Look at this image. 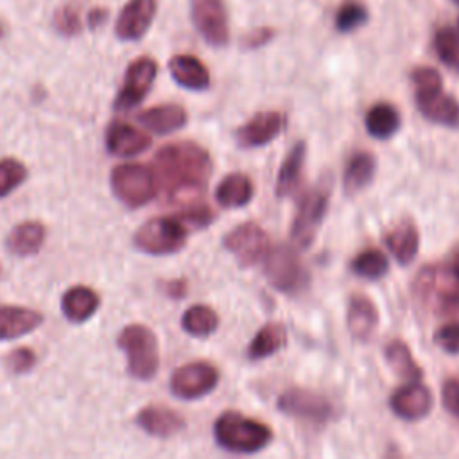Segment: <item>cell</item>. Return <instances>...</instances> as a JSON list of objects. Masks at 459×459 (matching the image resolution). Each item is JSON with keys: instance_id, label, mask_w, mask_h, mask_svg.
Masks as SVG:
<instances>
[{"instance_id": "3", "label": "cell", "mask_w": 459, "mask_h": 459, "mask_svg": "<svg viewBox=\"0 0 459 459\" xmlns=\"http://www.w3.org/2000/svg\"><path fill=\"white\" fill-rule=\"evenodd\" d=\"M420 113L439 126L459 129V102L443 90V79L436 68L418 66L411 74Z\"/></svg>"}, {"instance_id": "6", "label": "cell", "mask_w": 459, "mask_h": 459, "mask_svg": "<svg viewBox=\"0 0 459 459\" xmlns=\"http://www.w3.org/2000/svg\"><path fill=\"white\" fill-rule=\"evenodd\" d=\"M109 185L115 197L127 208L147 204L158 192L154 170L143 163H122L115 167Z\"/></svg>"}, {"instance_id": "42", "label": "cell", "mask_w": 459, "mask_h": 459, "mask_svg": "<svg viewBox=\"0 0 459 459\" xmlns=\"http://www.w3.org/2000/svg\"><path fill=\"white\" fill-rule=\"evenodd\" d=\"M441 400L445 409L459 418V380L457 378H450L443 384Z\"/></svg>"}, {"instance_id": "5", "label": "cell", "mask_w": 459, "mask_h": 459, "mask_svg": "<svg viewBox=\"0 0 459 459\" xmlns=\"http://www.w3.org/2000/svg\"><path fill=\"white\" fill-rule=\"evenodd\" d=\"M117 346L126 353L127 373L136 380H151L160 366V348L154 332L145 325H127L117 337Z\"/></svg>"}, {"instance_id": "13", "label": "cell", "mask_w": 459, "mask_h": 459, "mask_svg": "<svg viewBox=\"0 0 459 459\" xmlns=\"http://www.w3.org/2000/svg\"><path fill=\"white\" fill-rule=\"evenodd\" d=\"M192 23L206 43L224 47L230 41L228 13L222 0H192Z\"/></svg>"}, {"instance_id": "38", "label": "cell", "mask_w": 459, "mask_h": 459, "mask_svg": "<svg viewBox=\"0 0 459 459\" xmlns=\"http://www.w3.org/2000/svg\"><path fill=\"white\" fill-rule=\"evenodd\" d=\"M52 25L61 36H77L84 29V20L81 16L79 5L75 4H65L56 9L52 16Z\"/></svg>"}, {"instance_id": "32", "label": "cell", "mask_w": 459, "mask_h": 459, "mask_svg": "<svg viewBox=\"0 0 459 459\" xmlns=\"http://www.w3.org/2000/svg\"><path fill=\"white\" fill-rule=\"evenodd\" d=\"M385 360L389 364V368L402 378L405 380H420L421 378V368L418 366V362L414 360L409 346L403 341H391L385 346Z\"/></svg>"}, {"instance_id": "20", "label": "cell", "mask_w": 459, "mask_h": 459, "mask_svg": "<svg viewBox=\"0 0 459 459\" xmlns=\"http://www.w3.org/2000/svg\"><path fill=\"white\" fill-rule=\"evenodd\" d=\"M43 323V316L38 310L0 305V341H13L34 332Z\"/></svg>"}, {"instance_id": "10", "label": "cell", "mask_w": 459, "mask_h": 459, "mask_svg": "<svg viewBox=\"0 0 459 459\" xmlns=\"http://www.w3.org/2000/svg\"><path fill=\"white\" fill-rule=\"evenodd\" d=\"M156 75H158V63L152 57L140 56L133 59L126 68L124 81L115 97L113 108L117 111H129L136 108L147 97Z\"/></svg>"}, {"instance_id": "19", "label": "cell", "mask_w": 459, "mask_h": 459, "mask_svg": "<svg viewBox=\"0 0 459 459\" xmlns=\"http://www.w3.org/2000/svg\"><path fill=\"white\" fill-rule=\"evenodd\" d=\"M134 421L145 434L154 437H170L185 429L181 414L165 405H147L140 409Z\"/></svg>"}, {"instance_id": "16", "label": "cell", "mask_w": 459, "mask_h": 459, "mask_svg": "<svg viewBox=\"0 0 459 459\" xmlns=\"http://www.w3.org/2000/svg\"><path fill=\"white\" fill-rule=\"evenodd\" d=\"M287 118L280 111H262L240 126L235 133L242 147H262L273 142L285 127Z\"/></svg>"}, {"instance_id": "47", "label": "cell", "mask_w": 459, "mask_h": 459, "mask_svg": "<svg viewBox=\"0 0 459 459\" xmlns=\"http://www.w3.org/2000/svg\"><path fill=\"white\" fill-rule=\"evenodd\" d=\"M452 4H455V5H459V0H450Z\"/></svg>"}, {"instance_id": "11", "label": "cell", "mask_w": 459, "mask_h": 459, "mask_svg": "<svg viewBox=\"0 0 459 459\" xmlns=\"http://www.w3.org/2000/svg\"><path fill=\"white\" fill-rule=\"evenodd\" d=\"M219 371L210 362L195 360L179 366L170 377V391L181 400H197L215 389Z\"/></svg>"}, {"instance_id": "29", "label": "cell", "mask_w": 459, "mask_h": 459, "mask_svg": "<svg viewBox=\"0 0 459 459\" xmlns=\"http://www.w3.org/2000/svg\"><path fill=\"white\" fill-rule=\"evenodd\" d=\"M305 156H307L305 142H298L289 151L287 158L283 160V163L278 170V178H276V195L278 197H287L298 188L299 179H301V172H303Z\"/></svg>"}, {"instance_id": "27", "label": "cell", "mask_w": 459, "mask_h": 459, "mask_svg": "<svg viewBox=\"0 0 459 459\" xmlns=\"http://www.w3.org/2000/svg\"><path fill=\"white\" fill-rule=\"evenodd\" d=\"M375 172H377L375 156L371 152H366V151L355 152L348 160L346 169H344V176H342L346 194L353 195V194H359L360 190H364L371 183Z\"/></svg>"}, {"instance_id": "35", "label": "cell", "mask_w": 459, "mask_h": 459, "mask_svg": "<svg viewBox=\"0 0 459 459\" xmlns=\"http://www.w3.org/2000/svg\"><path fill=\"white\" fill-rule=\"evenodd\" d=\"M434 50L445 66L459 72V36L450 25H443L436 30Z\"/></svg>"}, {"instance_id": "14", "label": "cell", "mask_w": 459, "mask_h": 459, "mask_svg": "<svg viewBox=\"0 0 459 459\" xmlns=\"http://www.w3.org/2000/svg\"><path fill=\"white\" fill-rule=\"evenodd\" d=\"M222 246L242 264L253 265L265 256L269 238L260 224L242 222L222 238Z\"/></svg>"}, {"instance_id": "21", "label": "cell", "mask_w": 459, "mask_h": 459, "mask_svg": "<svg viewBox=\"0 0 459 459\" xmlns=\"http://www.w3.org/2000/svg\"><path fill=\"white\" fill-rule=\"evenodd\" d=\"M169 72H170L172 79L186 90L201 91L210 86V72L204 66V63L201 59H197L195 56L178 54V56L170 57Z\"/></svg>"}, {"instance_id": "46", "label": "cell", "mask_w": 459, "mask_h": 459, "mask_svg": "<svg viewBox=\"0 0 459 459\" xmlns=\"http://www.w3.org/2000/svg\"><path fill=\"white\" fill-rule=\"evenodd\" d=\"M2 34H4V27H2V23H0V38H2Z\"/></svg>"}, {"instance_id": "17", "label": "cell", "mask_w": 459, "mask_h": 459, "mask_svg": "<svg viewBox=\"0 0 459 459\" xmlns=\"http://www.w3.org/2000/svg\"><path fill=\"white\" fill-rule=\"evenodd\" d=\"M151 145L149 134L127 122L113 120L106 129V149L118 158H133Z\"/></svg>"}, {"instance_id": "24", "label": "cell", "mask_w": 459, "mask_h": 459, "mask_svg": "<svg viewBox=\"0 0 459 459\" xmlns=\"http://www.w3.org/2000/svg\"><path fill=\"white\" fill-rule=\"evenodd\" d=\"M138 122L156 134H169L186 124V111L179 104H160L142 111Z\"/></svg>"}, {"instance_id": "8", "label": "cell", "mask_w": 459, "mask_h": 459, "mask_svg": "<svg viewBox=\"0 0 459 459\" xmlns=\"http://www.w3.org/2000/svg\"><path fill=\"white\" fill-rule=\"evenodd\" d=\"M265 278L280 292L296 294L307 285V271L290 246H276L265 256Z\"/></svg>"}, {"instance_id": "4", "label": "cell", "mask_w": 459, "mask_h": 459, "mask_svg": "<svg viewBox=\"0 0 459 459\" xmlns=\"http://www.w3.org/2000/svg\"><path fill=\"white\" fill-rule=\"evenodd\" d=\"M213 436L219 446L235 454H255L273 439V430L240 412H222L213 423Z\"/></svg>"}, {"instance_id": "45", "label": "cell", "mask_w": 459, "mask_h": 459, "mask_svg": "<svg viewBox=\"0 0 459 459\" xmlns=\"http://www.w3.org/2000/svg\"><path fill=\"white\" fill-rule=\"evenodd\" d=\"M455 265H457V267H459V251H457V253H455Z\"/></svg>"}, {"instance_id": "44", "label": "cell", "mask_w": 459, "mask_h": 459, "mask_svg": "<svg viewBox=\"0 0 459 459\" xmlns=\"http://www.w3.org/2000/svg\"><path fill=\"white\" fill-rule=\"evenodd\" d=\"M106 20H108V9H104V7H95V9H91V11L86 14V25H88L90 29L100 27Z\"/></svg>"}, {"instance_id": "34", "label": "cell", "mask_w": 459, "mask_h": 459, "mask_svg": "<svg viewBox=\"0 0 459 459\" xmlns=\"http://www.w3.org/2000/svg\"><path fill=\"white\" fill-rule=\"evenodd\" d=\"M351 271L366 280H378L387 274L389 271V260L387 256L378 249H366L359 253L351 262Z\"/></svg>"}, {"instance_id": "40", "label": "cell", "mask_w": 459, "mask_h": 459, "mask_svg": "<svg viewBox=\"0 0 459 459\" xmlns=\"http://www.w3.org/2000/svg\"><path fill=\"white\" fill-rule=\"evenodd\" d=\"M176 217L185 224V228L190 226L194 230H201L215 219V213L212 212L210 206H206L203 203H197V204L183 208Z\"/></svg>"}, {"instance_id": "15", "label": "cell", "mask_w": 459, "mask_h": 459, "mask_svg": "<svg viewBox=\"0 0 459 459\" xmlns=\"http://www.w3.org/2000/svg\"><path fill=\"white\" fill-rule=\"evenodd\" d=\"M158 11L156 0H127L115 22V34L122 41H138L149 30Z\"/></svg>"}, {"instance_id": "12", "label": "cell", "mask_w": 459, "mask_h": 459, "mask_svg": "<svg viewBox=\"0 0 459 459\" xmlns=\"http://www.w3.org/2000/svg\"><path fill=\"white\" fill-rule=\"evenodd\" d=\"M278 409L287 416L312 423H325L333 416V407L323 394L301 387L283 391L278 398Z\"/></svg>"}, {"instance_id": "1", "label": "cell", "mask_w": 459, "mask_h": 459, "mask_svg": "<svg viewBox=\"0 0 459 459\" xmlns=\"http://www.w3.org/2000/svg\"><path fill=\"white\" fill-rule=\"evenodd\" d=\"M210 174V154L194 142L163 145L154 156V176L161 197L181 210L201 203Z\"/></svg>"}, {"instance_id": "37", "label": "cell", "mask_w": 459, "mask_h": 459, "mask_svg": "<svg viewBox=\"0 0 459 459\" xmlns=\"http://www.w3.org/2000/svg\"><path fill=\"white\" fill-rule=\"evenodd\" d=\"M29 172L27 167L16 158H2L0 160V199L7 197L13 190H16L25 179Z\"/></svg>"}, {"instance_id": "33", "label": "cell", "mask_w": 459, "mask_h": 459, "mask_svg": "<svg viewBox=\"0 0 459 459\" xmlns=\"http://www.w3.org/2000/svg\"><path fill=\"white\" fill-rule=\"evenodd\" d=\"M181 326L188 335L208 337L219 326V316L206 305H192L181 317Z\"/></svg>"}, {"instance_id": "28", "label": "cell", "mask_w": 459, "mask_h": 459, "mask_svg": "<svg viewBox=\"0 0 459 459\" xmlns=\"http://www.w3.org/2000/svg\"><path fill=\"white\" fill-rule=\"evenodd\" d=\"M253 183L242 172L228 174L215 188V199L224 208L246 206L253 197Z\"/></svg>"}, {"instance_id": "41", "label": "cell", "mask_w": 459, "mask_h": 459, "mask_svg": "<svg viewBox=\"0 0 459 459\" xmlns=\"http://www.w3.org/2000/svg\"><path fill=\"white\" fill-rule=\"evenodd\" d=\"M434 342L446 353L457 355L459 353V321H452L443 325L436 335H434Z\"/></svg>"}, {"instance_id": "2", "label": "cell", "mask_w": 459, "mask_h": 459, "mask_svg": "<svg viewBox=\"0 0 459 459\" xmlns=\"http://www.w3.org/2000/svg\"><path fill=\"white\" fill-rule=\"evenodd\" d=\"M414 296L434 314H459V267L445 264L423 267L414 280Z\"/></svg>"}, {"instance_id": "31", "label": "cell", "mask_w": 459, "mask_h": 459, "mask_svg": "<svg viewBox=\"0 0 459 459\" xmlns=\"http://www.w3.org/2000/svg\"><path fill=\"white\" fill-rule=\"evenodd\" d=\"M366 129L377 140H387L400 129V115L389 102H378L366 113Z\"/></svg>"}, {"instance_id": "39", "label": "cell", "mask_w": 459, "mask_h": 459, "mask_svg": "<svg viewBox=\"0 0 459 459\" xmlns=\"http://www.w3.org/2000/svg\"><path fill=\"white\" fill-rule=\"evenodd\" d=\"M36 360H38V357H36L34 350L22 346V348L11 350V351L5 355L4 364H5V368H7L9 373H13V375H23V373H29V371L36 366Z\"/></svg>"}, {"instance_id": "25", "label": "cell", "mask_w": 459, "mask_h": 459, "mask_svg": "<svg viewBox=\"0 0 459 459\" xmlns=\"http://www.w3.org/2000/svg\"><path fill=\"white\" fill-rule=\"evenodd\" d=\"M45 226L38 221L20 222L11 230L5 240V247L11 255L16 256H30L36 255L45 242Z\"/></svg>"}, {"instance_id": "23", "label": "cell", "mask_w": 459, "mask_h": 459, "mask_svg": "<svg viewBox=\"0 0 459 459\" xmlns=\"http://www.w3.org/2000/svg\"><path fill=\"white\" fill-rule=\"evenodd\" d=\"M100 307L99 294L86 285L70 287L61 298V310L72 323L88 321Z\"/></svg>"}, {"instance_id": "26", "label": "cell", "mask_w": 459, "mask_h": 459, "mask_svg": "<svg viewBox=\"0 0 459 459\" xmlns=\"http://www.w3.org/2000/svg\"><path fill=\"white\" fill-rule=\"evenodd\" d=\"M385 246L393 253L398 264L407 265L414 260L420 247V235L412 221H403L396 224L385 235Z\"/></svg>"}, {"instance_id": "22", "label": "cell", "mask_w": 459, "mask_h": 459, "mask_svg": "<svg viewBox=\"0 0 459 459\" xmlns=\"http://www.w3.org/2000/svg\"><path fill=\"white\" fill-rule=\"evenodd\" d=\"M348 330L357 341H368L378 325V310L364 294H353L348 303Z\"/></svg>"}, {"instance_id": "43", "label": "cell", "mask_w": 459, "mask_h": 459, "mask_svg": "<svg viewBox=\"0 0 459 459\" xmlns=\"http://www.w3.org/2000/svg\"><path fill=\"white\" fill-rule=\"evenodd\" d=\"M276 30L273 27H258L255 30H251L249 34L244 36V47L246 48H258L264 47L265 43H269L274 38Z\"/></svg>"}, {"instance_id": "36", "label": "cell", "mask_w": 459, "mask_h": 459, "mask_svg": "<svg viewBox=\"0 0 459 459\" xmlns=\"http://www.w3.org/2000/svg\"><path fill=\"white\" fill-rule=\"evenodd\" d=\"M368 22V9L360 0H344L337 13H335V20L333 25L339 32L346 34V32H353L359 27H362Z\"/></svg>"}, {"instance_id": "30", "label": "cell", "mask_w": 459, "mask_h": 459, "mask_svg": "<svg viewBox=\"0 0 459 459\" xmlns=\"http://www.w3.org/2000/svg\"><path fill=\"white\" fill-rule=\"evenodd\" d=\"M287 342V330L281 323L264 325L247 346V357L253 360L265 359L280 351Z\"/></svg>"}, {"instance_id": "7", "label": "cell", "mask_w": 459, "mask_h": 459, "mask_svg": "<svg viewBox=\"0 0 459 459\" xmlns=\"http://www.w3.org/2000/svg\"><path fill=\"white\" fill-rule=\"evenodd\" d=\"M133 244L138 251L147 255H172L185 247L186 228L178 217H154L136 230Z\"/></svg>"}, {"instance_id": "9", "label": "cell", "mask_w": 459, "mask_h": 459, "mask_svg": "<svg viewBox=\"0 0 459 459\" xmlns=\"http://www.w3.org/2000/svg\"><path fill=\"white\" fill-rule=\"evenodd\" d=\"M326 208H328L326 185H317L301 197L290 226V237L296 242V246L308 247L312 244L325 219Z\"/></svg>"}, {"instance_id": "18", "label": "cell", "mask_w": 459, "mask_h": 459, "mask_svg": "<svg viewBox=\"0 0 459 459\" xmlns=\"http://www.w3.org/2000/svg\"><path fill=\"white\" fill-rule=\"evenodd\" d=\"M432 403H434V396L430 389L421 384H411V385L400 387L391 394V400H389L391 411L398 418L409 420V421L425 418L430 412Z\"/></svg>"}]
</instances>
